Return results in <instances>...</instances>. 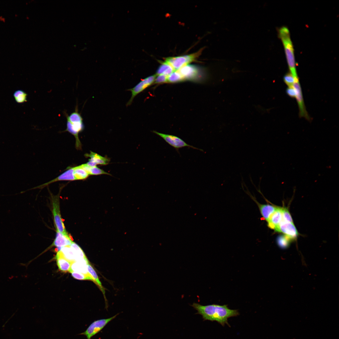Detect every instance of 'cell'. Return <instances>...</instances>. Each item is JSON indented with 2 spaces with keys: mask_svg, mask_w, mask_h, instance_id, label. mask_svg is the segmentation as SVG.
I'll return each instance as SVG.
<instances>
[{
  "mask_svg": "<svg viewBox=\"0 0 339 339\" xmlns=\"http://www.w3.org/2000/svg\"><path fill=\"white\" fill-rule=\"evenodd\" d=\"M168 76L163 74L157 75L154 83L156 84L167 83Z\"/></svg>",
  "mask_w": 339,
  "mask_h": 339,
  "instance_id": "obj_31",
  "label": "cell"
},
{
  "mask_svg": "<svg viewBox=\"0 0 339 339\" xmlns=\"http://www.w3.org/2000/svg\"><path fill=\"white\" fill-rule=\"evenodd\" d=\"M282 207H277L267 221L269 228L274 230L282 220Z\"/></svg>",
  "mask_w": 339,
  "mask_h": 339,
  "instance_id": "obj_13",
  "label": "cell"
},
{
  "mask_svg": "<svg viewBox=\"0 0 339 339\" xmlns=\"http://www.w3.org/2000/svg\"><path fill=\"white\" fill-rule=\"evenodd\" d=\"M13 96L16 101L19 103H22L27 101V94L24 91L19 90L15 91Z\"/></svg>",
  "mask_w": 339,
  "mask_h": 339,
  "instance_id": "obj_25",
  "label": "cell"
},
{
  "mask_svg": "<svg viewBox=\"0 0 339 339\" xmlns=\"http://www.w3.org/2000/svg\"><path fill=\"white\" fill-rule=\"evenodd\" d=\"M70 246L75 254L76 258V261L87 258L83 250L76 243L73 242Z\"/></svg>",
  "mask_w": 339,
  "mask_h": 339,
  "instance_id": "obj_24",
  "label": "cell"
},
{
  "mask_svg": "<svg viewBox=\"0 0 339 339\" xmlns=\"http://www.w3.org/2000/svg\"><path fill=\"white\" fill-rule=\"evenodd\" d=\"M287 95L292 98H295L296 94L295 90L293 86L288 87L286 89Z\"/></svg>",
  "mask_w": 339,
  "mask_h": 339,
  "instance_id": "obj_32",
  "label": "cell"
},
{
  "mask_svg": "<svg viewBox=\"0 0 339 339\" xmlns=\"http://www.w3.org/2000/svg\"><path fill=\"white\" fill-rule=\"evenodd\" d=\"M191 306L205 320L216 321L223 326L226 324L229 326L228 319L239 315L237 309H229L227 305L212 304L203 305L193 303Z\"/></svg>",
  "mask_w": 339,
  "mask_h": 339,
  "instance_id": "obj_1",
  "label": "cell"
},
{
  "mask_svg": "<svg viewBox=\"0 0 339 339\" xmlns=\"http://www.w3.org/2000/svg\"><path fill=\"white\" fill-rule=\"evenodd\" d=\"M293 87L296 92L295 98L299 107V116L300 117H304L307 120L310 121L311 118L306 109L302 89L299 80L295 81Z\"/></svg>",
  "mask_w": 339,
  "mask_h": 339,
  "instance_id": "obj_9",
  "label": "cell"
},
{
  "mask_svg": "<svg viewBox=\"0 0 339 339\" xmlns=\"http://www.w3.org/2000/svg\"><path fill=\"white\" fill-rule=\"evenodd\" d=\"M67 119V128L65 131H67L75 137L76 147L78 149H80L81 145L78 137V134L82 131L84 128L83 119L81 114L78 112L77 106L74 111L68 115L64 113Z\"/></svg>",
  "mask_w": 339,
  "mask_h": 339,
  "instance_id": "obj_3",
  "label": "cell"
},
{
  "mask_svg": "<svg viewBox=\"0 0 339 339\" xmlns=\"http://www.w3.org/2000/svg\"><path fill=\"white\" fill-rule=\"evenodd\" d=\"M86 156L90 158L86 164L89 166L94 167L97 164L105 165L108 164L110 160L108 158L103 157L99 154L90 151L89 154H85Z\"/></svg>",
  "mask_w": 339,
  "mask_h": 339,
  "instance_id": "obj_12",
  "label": "cell"
},
{
  "mask_svg": "<svg viewBox=\"0 0 339 339\" xmlns=\"http://www.w3.org/2000/svg\"><path fill=\"white\" fill-rule=\"evenodd\" d=\"M87 268L88 272L89 275L93 280L94 281V282L98 286V287L99 288L100 290L101 291V292L103 294L104 297L105 299L106 302V299L105 295V288L102 286L101 283L99 279V278L96 272H95L94 268L91 266V265H90L89 263L87 265Z\"/></svg>",
  "mask_w": 339,
  "mask_h": 339,
  "instance_id": "obj_20",
  "label": "cell"
},
{
  "mask_svg": "<svg viewBox=\"0 0 339 339\" xmlns=\"http://www.w3.org/2000/svg\"><path fill=\"white\" fill-rule=\"evenodd\" d=\"M291 239L287 236L284 235L280 236L277 238V241L278 244L281 246H286L288 243Z\"/></svg>",
  "mask_w": 339,
  "mask_h": 339,
  "instance_id": "obj_30",
  "label": "cell"
},
{
  "mask_svg": "<svg viewBox=\"0 0 339 339\" xmlns=\"http://www.w3.org/2000/svg\"><path fill=\"white\" fill-rule=\"evenodd\" d=\"M174 71L173 68L164 62L159 67L156 74L157 76L163 74L168 76Z\"/></svg>",
  "mask_w": 339,
  "mask_h": 339,
  "instance_id": "obj_22",
  "label": "cell"
},
{
  "mask_svg": "<svg viewBox=\"0 0 339 339\" xmlns=\"http://www.w3.org/2000/svg\"><path fill=\"white\" fill-rule=\"evenodd\" d=\"M282 220L287 222L293 223L291 216L287 208H282Z\"/></svg>",
  "mask_w": 339,
  "mask_h": 339,
  "instance_id": "obj_29",
  "label": "cell"
},
{
  "mask_svg": "<svg viewBox=\"0 0 339 339\" xmlns=\"http://www.w3.org/2000/svg\"><path fill=\"white\" fill-rule=\"evenodd\" d=\"M153 132L160 136L167 143L175 149L179 154V149L185 147L191 148L203 152L202 149L188 144L181 138L176 136L161 133L154 131H153Z\"/></svg>",
  "mask_w": 339,
  "mask_h": 339,
  "instance_id": "obj_6",
  "label": "cell"
},
{
  "mask_svg": "<svg viewBox=\"0 0 339 339\" xmlns=\"http://www.w3.org/2000/svg\"><path fill=\"white\" fill-rule=\"evenodd\" d=\"M56 238L52 244L53 246L62 247L70 245L73 241L67 234H64L56 231Z\"/></svg>",
  "mask_w": 339,
  "mask_h": 339,
  "instance_id": "obj_14",
  "label": "cell"
},
{
  "mask_svg": "<svg viewBox=\"0 0 339 339\" xmlns=\"http://www.w3.org/2000/svg\"><path fill=\"white\" fill-rule=\"evenodd\" d=\"M89 263L87 258L72 263L71 270L89 275L88 272L87 265Z\"/></svg>",
  "mask_w": 339,
  "mask_h": 339,
  "instance_id": "obj_15",
  "label": "cell"
},
{
  "mask_svg": "<svg viewBox=\"0 0 339 339\" xmlns=\"http://www.w3.org/2000/svg\"><path fill=\"white\" fill-rule=\"evenodd\" d=\"M276 232L282 233L291 239H296L298 233L293 223L282 220L274 230Z\"/></svg>",
  "mask_w": 339,
  "mask_h": 339,
  "instance_id": "obj_10",
  "label": "cell"
},
{
  "mask_svg": "<svg viewBox=\"0 0 339 339\" xmlns=\"http://www.w3.org/2000/svg\"><path fill=\"white\" fill-rule=\"evenodd\" d=\"M202 50L201 49L196 52L188 55L167 57L164 62L170 65L175 71H176L195 61L201 54Z\"/></svg>",
  "mask_w": 339,
  "mask_h": 339,
  "instance_id": "obj_4",
  "label": "cell"
},
{
  "mask_svg": "<svg viewBox=\"0 0 339 339\" xmlns=\"http://www.w3.org/2000/svg\"><path fill=\"white\" fill-rule=\"evenodd\" d=\"M59 269L64 272H70L72 263L62 256L58 252L56 256Z\"/></svg>",
  "mask_w": 339,
  "mask_h": 339,
  "instance_id": "obj_18",
  "label": "cell"
},
{
  "mask_svg": "<svg viewBox=\"0 0 339 339\" xmlns=\"http://www.w3.org/2000/svg\"><path fill=\"white\" fill-rule=\"evenodd\" d=\"M73 167L70 168L55 179L41 186H45L52 182L60 180H74L75 179L73 174Z\"/></svg>",
  "mask_w": 339,
  "mask_h": 339,
  "instance_id": "obj_17",
  "label": "cell"
},
{
  "mask_svg": "<svg viewBox=\"0 0 339 339\" xmlns=\"http://www.w3.org/2000/svg\"><path fill=\"white\" fill-rule=\"evenodd\" d=\"M57 252L71 263L76 261L75 254L70 245L61 247Z\"/></svg>",
  "mask_w": 339,
  "mask_h": 339,
  "instance_id": "obj_19",
  "label": "cell"
},
{
  "mask_svg": "<svg viewBox=\"0 0 339 339\" xmlns=\"http://www.w3.org/2000/svg\"><path fill=\"white\" fill-rule=\"evenodd\" d=\"M80 166L83 169L86 171L89 175H97L101 174L110 175V174L105 171L96 166L90 167L88 165L86 164H82Z\"/></svg>",
  "mask_w": 339,
  "mask_h": 339,
  "instance_id": "obj_21",
  "label": "cell"
},
{
  "mask_svg": "<svg viewBox=\"0 0 339 339\" xmlns=\"http://www.w3.org/2000/svg\"><path fill=\"white\" fill-rule=\"evenodd\" d=\"M52 204L53 214L56 231L64 234H67L61 218L59 200L57 196L53 198Z\"/></svg>",
  "mask_w": 339,
  "mask_h": 339,
  "instance_id": "obj_8",
  "label": "cell"
},
{
  "mask_svg": "<svg viewBox=\"0 0 339 339\" xmlns=\"http://www.w3.org/2000/svg\"><path fill=\"white\" fill-rule=\"evenodd\" d=\"M118 315V314H117L111 317L94 321L85 331L79 335L85 336L87 339H91L92 337L100 332L110 322L115 318Z\"/></svg>",
  "mask_w": 339,
  "mask_h": 339,
  "instance_id": "obj_5",
  "label": "cell"
},
{
  "mask_svg": "<svg viewBox=\"0 0 339 339\" xmlns=\"http://www.w3.org/2000/svg\"><path fill=\"white\" fill-rule=\"evenodd\" d=\"M283 80L284 83L288 87H291L293 86L295 81L299 79L295 80L292 74L289 72L286 73L284 75Z\"/></svg>",
  "mask_w": 339,
  "mask_h": 339,
  "instance_id": "obj_28",
  "label": "cell"
},
{
  "mask_svg": "<svg viewBox=\"0 0 339 339\" xmlns=\"http://www.w3.org/2000/svg\"><path fill=\"white\" fill-rule=\"evenodd\" d=\"M156 74L148 76L142 80L132 88L128 89L131 92V97L126 104L127 106L130 105L135 96L143 91L153 83L156 77Z\"/></svg>",
  "mask_w": 339,
  "mask_h": 339,
  "instance_id": "obj_7",
  "label": "cell"
},
{
  "mask_svg": "<svg viewBox=\"0 0 339 339\" xmlns=\"http://www.w3.org/2000/svg\"><path fill=\"white\" fill-rule=\"evenodd\" d=\"M177 71L182 77L184 80H193L196 78L199 73L198 68L195 66L189 64L182 67Z\"/></svg>",
  "mask_w": 339,
  "mask_h": 339,
  "instance_id": "obj_11",
  "label": "cell"
},
{
  "mask_svg": "<svg viewBox=\"0 0 339 339\" xmlns=\"http://www.w3.org/2000/svg\"><path fill=\"white\" fill-rule=\"evenodd\" d=\"M70 273L72 276L76 279L80 280H90L94 282L93 280L89 275L74 271H72Z\"/></svg>",
  "mask_w": 339,
  "mask_h": 339,
  "instance_id": "obj_27",
  "label": "cell"
},
{
  "mask_svg": "<svg viewBox=\"0 0 339 339\" xmlns=\"http://www.w3.org/2000/svg\"><path fill=\"white\" fill-rule=\"evenodd\" d=\"M73 174L75 180H83L89 175L88 173L80 165L73 167Z\"/></svg>",
  "mask_w": 339,
  "mask_h": 339,
  "instance_id": "obj_23",
  "label": "cell"
},
{
  "mask_svg": "<svg viewBox=\"0 0 339 339\" xmlns=\"http://www.w3.org/2000/svg\"><path fill=\"white\" fill-rule=\"evenodd\" d=\"M279 36L284 46L289 72L295 80H298L294 49L288 29L285 26L281 28L279 30Z\"/></svg>",
  "mask_w": 339,
  "mask_h": 339,
  "instance_id": "obj_2",
  "label": "cell"
},
{
  "mask_svg": "<svg viewBox=\"0 0 339 339\" xmlns=\"http://www.w3.org/2000/svg\"><path fill=\"white\" fill-rule=\"evenodd\" d=\"M255 201L258 206L261 216L267 221L277 207L269 204H261Z\"/></svg>",
  "mask_w": 339,
  "mask_h": 339,
  "instance_id": "obj_16",
  "label": "cell"
},
{
  "mask_svg": "<svg viewBox=\"0 0 339 339\" xmlns=\"http://www.w3.org/2000/svg\"><path fill=\"white\" fill-rule=\"evenodd\" d=\"M183 80V78L177 71L174 72L168 77V83H175Z\"/></svg>",
  "mask_w": 339,
  "mask_h": 339,
  "instance_id": "obj_26",
  "label": "cell"
}]
</instances>
